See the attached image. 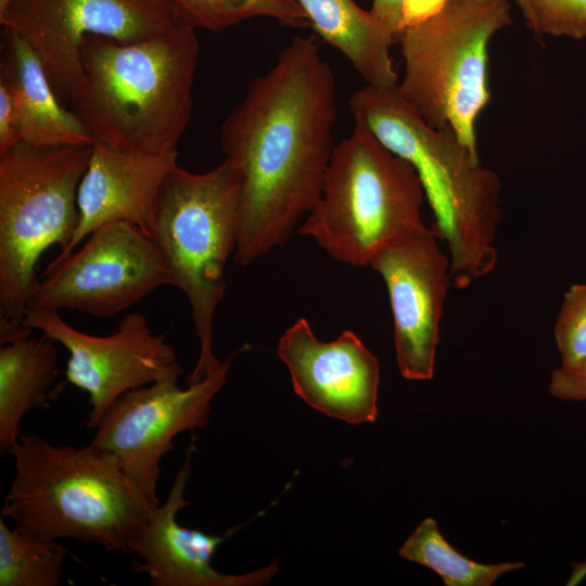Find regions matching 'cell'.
Masks as SVG:
<instances>
[{"label":"cell","instance_id":"14","mask_svg":"<svg viewBox=\"0 0 586 586\" xmlns=\"http://www.w3.org/2000/svg\"><path fill=\"white\" fill-rule=\"evenodd\" d=\"M278 355L290 371L295 393L309 406L348 423L375 420L379 362L353 331L322 342L308 321L300 318L281 336Z\"/></svg>","mask_w":586,"mask_h":586},{"label":"cell","instance_id":"12","mask_svg":"<svg viewBox=\"0 0 586 586\" xmlns=\"http://www.w3.org/2000/svg\"><path fill=\"white\" fill-rule=\"evenodd\" d=\"M24 326L68 351L65 375L89 395L87 426L91 429L124 393L155 382L180 364L174 347L152 332L140 313L127 314L107 336L81 332L53 310L28 309Z\"/></svg>","mask_w":586,"mask_h":586},{"label":"cell","instance_id":"20","mask_svg":"<svg viewBox=\"0 0 586 586\" xmlns=\"http://www.w3.org/2000/svg\"><path fill=\"white\" fill-rule=\"evenodd\" d=\"M398 553L434 571L446 586H491L504 574L524 565L522 562L484 564L467 558L448 544L432 518L420 522Z\"/></svg>","mask_w":586,"mask_h":586},{"label":"cell","instance_id":"21","mask_svg":"<svg viewBox=\"0 0 586 586\" xmlns=\"http://www.w3.org/2000/svg\"><path fill=\"white\" fill-rule=\"evenodd\" d=\"M66 549L0 519V586H56L61 583Z\"/></svg>","mask_w":586,"mask_h":586},{"label":"cell","instance_id":"17","mask_svg":"<svg viewBox=\"0 0 586 586\" xmlns=\"http://www.w3.org/2000/svg\"><path fill=\"white\" fill-rule=\"evenodd\" d=\"M0 80L11 91L22 142L38 146H87L93 140L58 99L33 48L3 28Z\"/></svg>","mask_w":586,"mask_h":586},{"label":"cell","instance_id":"5","mask_svg":"<svg viewBox=\"0 0 586 586\" xmlns=\"http://www.w3.org/2000/svg\"><path fill=\"white\" fill-rule=\"evenodd\" d=\"M92 145L17 143L0 155V344L27 336L29 297L46 250H65L79 222L78 190Z\"/></svg>","mask_w":586,"mask_h":586},{"label":"cell","instance_id":"25","mask_svg":"<svg viewBox=\"0 0 586 586\" xmlns=\"http://www.w3.org/2000/svg\"><path fill=\"white\" fill-rule=\"evenodd\" d=\"M548 388L562 400H586V360L555 369Z\"/></svg>","mask_w":586,"mask_h":586},{"label":"cell","instance_id":"30","mask_svg":"<svg viewBox=\"0 0 586 586\" xmlns=\"http://www.w3.org/2000/svg\"><path fill=\"white\" fill-rule=\"evenodd\" d=\"M517 2V4L520 7L524 0H513Z\"/></svg>","mask_w":586,"mask_h":586},{"label":"cell","instance_id":"11","mask_svg":"<svg viewBox=\"0 0 586 586\" xmlns=\"http://www.w3.org/2000/svg\"><path fill=\"white\" fill-rule=\"evenodd\" d=\"M230 364L228 358L217 372L186 390L178 385V364L149 386L124 393L97 426L91 443L118 458L132 488L150 504H161V459L173 450L176 435L207 425L211 403L226 383Z\"/></svg>","mask_w":586,"mask_h":586},{"label":"cell","instance_id":"13","mask_svg":"<svg viewBox=\"0 0 586 586\" xmlns=\"http://www.w3.org/2000/svg\"><path fill=\"white\" fill-rule=\"evenodd\" d=\"M432 228L400 235L381 246L369 266L387 288L396 360L408 380L434 375L435 354L447 290L450 260Z\"/></svg>","mask_w":586,"mask_h":586},{"label":"cell","instance_id":"10","mask_svg":"<svg viewBox=\"0 0 586 586\" xmlns=\"http://www.w3.org/2000/svg\"><path fill=\"white\" fill-rule=\"evenodd\" d=\"M164 285L175 286V281L152 238L129 222L113 221L91 232L79 250L47 266L27 310L65 308L112 317Z\"/></svg>","mask_w":586,"mask_h":586},{"label":"cell","instance_id":"24","mask_svg":"<svg viewBox=\"0 0 586 586\" xmlns=\"http://www.w3.org/2000/svg\"><path fill=\"white\" fill-rule=\"evenodd\" d=\"M561 366L586 360V282L565 292L553 328Z\"/></svg>","mask_w":586,"mask_h":586},{"label":"cell","instance_id":"26","mask_svg":"<svg viewBox=\"0 0 586 586\" xmlns=\"http://www.w3.org/2000/svg\"><path fill=\"white\" fill-rule=\"evenodd\" d=\"M22 142L18 116L10 89L0 80V155Z\"/></svg>","mask_w":586,"mask_h":586},{"label":"cell","instance_id":"3","mask_svg":"<svg viewBox=\"0 0 586 586\" xmlns=\"http://www.w3.org/2000/svg\"><path fill=\"white\" fill-rule=\"evenodd\" d=\"M349 110L355 124L418 173L433 213L432 229L448 246L453 285L464 289L493 271L502 215L496 173L481 166L479 155L450 127L426 124L396 87L366 85L351 95Z\"/></svg>","mask_w":586,"mask_h":586},{"label":"cell","instance_id":"9","mask_svg":"<svg viewBox=\"0 0 586 586\" xmlns=\"http://www.w3.org/2000/svg\"><path fill=\"white\" fill-rule=\"evenodd\" d=\"M0 24L37 53L67 109L81 77L80 47L87 36L137 42L191 25L173 0H13Z\"/></svg>","mask_w":586,"mask_h":586},{"label":"cell","instance_id":"2","mask_svg":"<svg viewBox=\"0 0 586 586\" xmlns=\"http://www.w3.org/2000/svg\"><path fill=\"white\" fill-rule=\"evenodd\" d=\"M199 53L191 25L137 42L87 36L68 110L93 141L145 154L178 152L191 119Z\"/></svg>","mask_w":586,"mask_h":586},{"label":"cell","instance_id":"28","mask_svg":"<svg viewBox=\"0 0 586 586\" xmlns=\"http://www.w3.org/2000/svg\"><path fill=\"white\" fill-rule=\"evenodd\" d=\"M404 0H372L370 11L375 18L395 37L402 33V10Z\"/></svg>","mask_w":586,"mask_h":586},{"label":"cell","instance_id":"8","mask_svg":"<svg viewBox=\"0 0 586 586\" xmlns=\"http://www.w3.org/2000/svg\"><path fill=\"white\" fill-rule=\"evenodd\" d=\"M512 23L508 0H447L430 18L398 36L400 97L434 128L450 127L477 153L475 123L489 101L488 43Z\"/></svg>","mask_w":586,"mask_h":586},{"label":"cell","instance_id":"29","mask_svg":"<svg viewBox=\"0 0 586 586\" xmlns=\"http://www.w3.org/2000/svg\"><path fill=\"white\" fill-rule=\"evenodd\" d=\"M13 0H0V14H2Z\"/></svg>","mask_w":586,"mask_h":586},{"label":"cell","instance_id":"4","mask_svg":"<svg viewBox=\"0 0 586 586\" xmlns=\"http://www.w3.org/2000/svg\"><path fill=\"white\" fill-rule=\"evenodd\" d=\"M10 454L16 473L1 514L36 538L130 552L132 536L156 507L132 488L118 458L93 443L76 448L21 434Z\"/></svg>","mask_w":586,"mask_h":586},{"label":"cell","instance_id":"7","mask_svg":"<svg viewBox=\"0 0 586 586\" xmlns=\"http://www.w3.org/2000/svg\"><path fill=\"white\" fill-rule=\"evenodd\" d=\"M238 184L224 160L205 173L178 165L161 192L151 238L164 256L175 286L187 296L200 356L187 384L221 369L213 353L214 316L226 292L225 267L238 243Z\"/></svg>","mask_w":586,"mask_h":586},{"label":"cell","instance_id":"1","mask_svg":"<svg viewBox=\"0 0 586 586\" xmlns=\"http://www.w3.org/2000/svg\"><path fill=\"white\" fill-rule=\"evenodd\" d=\"M335 119L333 72L313 36H295L221 124V150L238 184L237 264L284 244L318 204Z\"/></svg>","mask_w":586,"mask_h":586},{"label":"cell","instance_id":"6","mask_svg":"<svg viewBox=\"0 0 586 586\" xmlns=\"http://www.w3.org/2000/svg\"><path fill=\"white\" fill-rule=\"evenodd\" d=\"M420 177L405 158L355 124L334 146L322 194L298 229L334 260L365 267L387 242L426 229Z\"/></svg>","mask_w":586,"mask_h":586},{"label":"cell","instance_id":"19","mask_svg":"<svg viewBox=\"0 0 586 586\" xmlns=\"http://www.w3.org/2000/svg\"><path fill=\"white\" fill-rule=\"evenodd\" d=\"M55 341L41 333L2 344L0 348V454L11 453L21 436L24 416L47 405L56 375Z\"/></svg>","mask_w":586,"mask_h":586},{"label":"cell","instance_id":"16","mask_svg":"<svg viewBox=\"0 0 586 586\" xmlns=\"http://www.w3.org/2000/svg\"><path fill=\"white\" fill-rule=\"evenodd\" d=\"M178 152L145 154L93 141L78 190L79 222L67 247L50 262L69 255L95 229L129 222L151 238L164 183L177 164Z\"/></svg>","mask_w":586,"mask_h":586},{"label":"cell","instance_id":"22","mask_svg":"<svg viewBox=\"0 0 586 586\" xmlns=\"http://www.w3.org/2000/svg\"><path fill=\"white\" fill-rule=\"evenodd\" d=\"M190 24L218 33L255 17L305 27L308 18L295 0H173Z\"/></svg>","mask_w":586,"mask_h":586},{"label":"cell","instance_id":"23","mask_svg":"<svg viewBox=\"0 0 586 586\" xmlns=\"http://www.w3.org/2000/svg\"><path fill=\"white\" fill-rule=\"evenodd\" d=\"M520 8L537 34L576 40L586 37V0H524Z\"/></svg>","mask_w":586,"mask_h":586},{"label":"cell","instance_id":"27","mask_svg":"<svg viewBox=\"0 0 586 586\" xmlns=\"http://www.w3.org/2000/svg\"><path fill=\"white\" fill-rule=\"evenodd\" d=\"M447 0H404L402 10V31L438 13Z\"/></svg>","mask_w":586,"mask_h":586},{"label":"cell","instance_id":"15","mask_svg":"<svg viewBox=\"0 0 586 586\" xmlns=\"http://www.w3.org/2000/svg\"><path fill=\"white\" fill-rule=\"evenodd\" d=\"M191 446L178 470L169 494L154 507L129 543V551L138 558L132 572L144 573L153 586H256L266 584L278 571L272 563L245 574H225L216 571L211 560L218 546L239 526L216 536L200 530L181 526L177 513L190 505L183 496L191 476Z\"/></svg>","mask_w":586,"mask_h":586},{"label":"cell","instance_id":"18","mask_svg":"<svg viewBox=\"0 0 586 586\" xmlns=\"http://www.w3.org/2000/svg\"><path fill=\"white\" fill-rule=\"evenodd\" d=\"M310 26L337 49L369 86L396 87L397 74L390 53L396 38L354 0H295Z\"/></svg>","mask_w":586,"mask_h":586}]
</instances>
